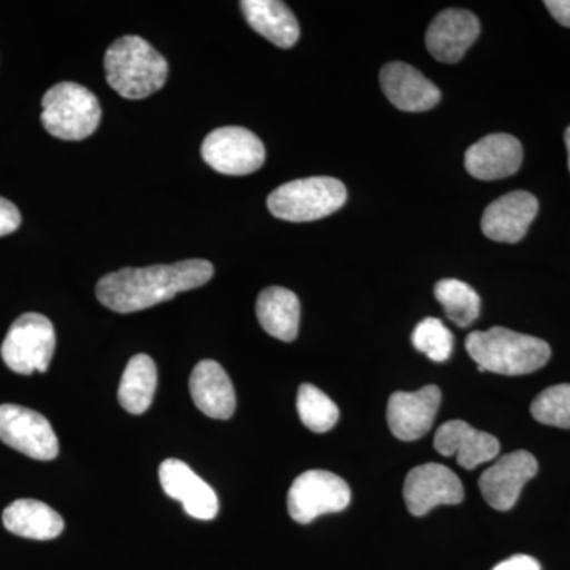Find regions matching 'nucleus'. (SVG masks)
<instances>
[{
  "label": "nucleus",
  "mask_w": 570,
  "mask_h": 570,
  "mask_svg": "<svg viewBox=\"0 0 570 570\" xmlns=\"http://www.w3.org/2000/svg\"><path fill=\"white\" fill-rule=\"evenodd\" d=\"M351 502L346 480L328 471H307L288 490L287 508L296 523L307 524L325 513L341 512Z\"/></svg>",
  "instance_id": "nucleus-7"
},
{
  "label": "nucleus",
  "mask_w": 570,
  "mask_h": 570,
  "mask_svg": "<svg viewBox=\"0 0 570 570\" xmlns=\"http://www.w3.org/2000/svg\"><path fill=\"white\" fill-rule=\"evenodd\" d=\"M296 409L303 425L314 433H326L340 420V409L322 392L311 384H303L296 397Z\"/></svg>",
  "instance_id": "nucleus-25"
},
{
  "label": "nucleus",
  "mask_w": 570,
  "mask_h": 570,
  "mask_svg": "<svg viewBox=\"0 0 570 570\" xmlns=\"http://www.w3.org/2000/svg\"><path fill=\"white\" fill-rule=\"evenodd\" d=\"M0 441L33 460H55L59 453L51 423L39 412L17 404L0 406Z\"/></svg>",
  "instance_id": "nucleus-9"
},
{
  "label": "nucleus",
  "mask_w": 570,
  "mask_h": 570,
  "mask_svg": "<svg viewBox=\"0 0 570 570\" xmlns=\"http://www.w3.org/2000/svg\"><path fill=\"white\" fill-rule=\"evenodd\" d=\"M255 313L262 328L276 340L292 343L298 336L302 306H299L298 296L288 288H265L258 295Z\"/></svg>",
  "instance_id": "nucleus-21"
},
{
  "label": "nucleus",
  "mask_w": 570,
  "mask_h": 570,
  "mask_svg": "<svg viewBox=\"0 0 570 570\" xmlns=\"http://www.w3.org/2000/svg\"><path fill=\"white\" fill-rule=\"evenodd\" d=\"M41 107V124L59 140L80 141L91 137L102 118L97 97L77 82L52 86L45 94Z\"/></svg>",
  "instance_id": "nucleus-4"
},
{
  "label": "nucleus",
  "mask_w": 570,
  "mask_h": 570,
  "mask_svg": "<svg viewBox=\"0 0 570 570\" xmlns=\"http://www.w3.org/2000/svg\"><path fill=\"white\" fill-rule=\"evenodd\" d=\"M442 393L436 385L419 392H396L390 396L387 420L390 431L400 441H417L433 426L441 406Z\"/></svg>",
  "instance_id": "nucleus-12"
},
{
  "label": "nucleus",
  "mask_w": 570,
  "mask_h": 570,
  "mask_svg": "<svg viewBox=\"0 0 570 570\" xmlns=\"http://www.w3.org/2000/svg\"><path fill=\"white\" fill-rule=\"evenodd\" d=\"M452 332L439 318L428 317L412 333V344L433 362H448L453 352Z\"/></svg>",
  "instance_id": "nucleus-26"
},
{
  "label": "nucleus",
  "mask_w": 570,
  "mask_h": 570,
  "mask_svg": "<svg viewBox=\"0 0 570 570\" xmlns=\"http://www.w3.org/2000/svg\"><path fill=\"white\" fill-rule=\"evenodd\" d=\"M243 14L254 31L279 48H292L299 39L295 14L284 2L276 0H243Z\"/></svg>",
  "instance_id": "nucleus-20"
},
{
  "label": "nucleus",
  "mask_w": 570,
  "mask_h": 570,
  "mask_svg": "<svg viewBox=\"0 0 570 570\" xmlns=\"http://www.w3.org/2000/svg\"><path fill=\"white\" fill-rule=\"evenodd\" d=\"M3 527L11 534L33 540H51L63 531L62 517L45 502L18 499L3 510Z\"/></svg>",
  "instance_id": "nucleus-22"
},
{
  "label": "nucleus",
  "mask_w": 570,
  "mask_h": 570,
  "mask_svg": "<svg viewBox=\"0 0 570 570\" xmlns=\"http://www.w3.org/2000/svg\"><path fill=\"white\" fill-rule=\"evenodd\" d=\"M532 417L543 425L570 430V384L543 390L531 404Z\"/></svg>",
  "instance_id": "nucleus-27"
},
{
  "label": "nucleus",
  "mask_w": 570,
  "mask_h": 570,
  "mask_svg": "<svg viewBox=\"0 0 570 570\" xmlns=\"http://www.w3.org/2000/svg\"><path fill=\"white\" fill-rule=\"evenodd\" d=\"M434 449L441 455L456 456L461 468L474 469L497 459L501 445L491 434L475 430L463 420H452L436 431Z\"/></svg>",
  "instance_id": "nucleus-18"
},
{
  "label": "nucleus",
  "mask_w": 570,
  "mask_h": 570,
  "mask_svg": "<svg viewBox=\"0 0 570 570\" xmlns=\"http://www.w3.org/2000/svg\"><path fill=\"white\" fill-rule=\"evenodd\" d=\"M159 479L165 494L181 502L187 515L205 521L216 519L219 512L216 493L189 464L175 459L165 460L160 464Z\"/></svg>",
  "instance_id": "nucleus-13"
},
{
  "label": "nucleus",
  "mask_w": 570,
  "mask_h": 570,
  "mask_svg": "<svg viewBox=\"0 0 570 570\" xmlns=\"http://www.w3.org/2000/svg\"><path fill=\"white\" fill-rule=\"evenodd\" d=\"M195 406L208 417L227 420L235 414L236 395L230 377L214 360L197 363L189 379Z\"/></svg>",
  "instance_id": "nucleus-19"
},
{
  "label": "nucleus",
  "mask_w": 570,
  "mask_h": 570,
  "mask_svg": "<svg viewBox=\"0 0 570 570\" xmlns=\"http://www.w3.org/2000/svg\"><path fill=\"white\" fill-rule=\"evenodd\" d=\"M56 348V333L50 318L37 313L22 314L10 326L0 355L14 373H47Z\"/></svg>",
  "instance_id": "nucleus-6"
},
{
  "label": "nucleus",
  "mask_w": 570,
  "mask_h": 570,
  "mask_svg": "<svg viewBox=\"0 0 570 570\" xmlns=\"http://www.w3.org/2000/svg\"><path fill=\"white\" fill-rule=\"evenodd\" d=\"M108 85L124 99L138 100L160 91L168 63L160 52L138 36L116 40L105 55Z\"/></svg>",
  "instance_id": "nucleus-3"
},
{
  "label": "nucleus",
  "mask_w": 570,
  "mask_h": 570,
  "mask_svg": "<svg viewBox=\"0 0 570 570\" xmlns=\"http://www.w3.org/2000/svg\"><path fill=\"white\" fill-rule=\"evenodd\" d=\"M538 471V460L527 450L509 453L483 472L479 480L482 497L491 508L505 512L517 504L521 490Z\"/></svg>",
  "instance_id": "nucleus-11"
},
{
  "label": "nucleus",
  "mask_w": 570,
  "mask_h": 570,
  "mask_svg": "<svg viewBox=\"0 0 570 570\" xmlns=\"http://www.w3.org/2000/svg\"><path fill=\"white\" fill-rule=\"evenodd\" d=\"M546 7L554 20L570 28V0H547Z\"/></svg>",
  "instance_id": "nucleus-30"
},
{
  "label": "nucleus",
  "mask_w": 570,
  "mask_h": 570,
  "mask_svg": "<svg viewBox=\"0 0 570 570\" xmlns=\"http://www.w3.org/2000/svg\"><path fill=\"white\" fill-rule=\"evenodd\" d=\"M566 146H568V153H569V170H570V127H568V130H566Z\"/></svg>",
  "instance_id": "nucleus-31"
},
{
  "label": "nucleus",
  "mask_w": 570,
  "mask_h": 570,
  "mask_svg": "<svg viewBox=\"0 0 570 570\" xmlns=\"http://www.w3.org/2000/svg\"><path fill=\"white\" fill-rule=\"evenodd\" d=\"M346 200L347 190L340 179L313 176L277 187L268 197V209L277 219L311 223L336 213Z\"/></svg>",
  "instance_id": "nucleus-5"
},
{
  "label": "nucleus",
  "mask_w": 570,
  "mask_h": 570,
  "mask_svg": "<svg viewBox=\"0 0 570 570\" xmlns=\"http://www.w3.org/2000/svg\"><path fill=\"white\" fill-rule=\"evenodd\" d=\"M438 302L444 306L448 317L453 324L469 326L480 316V296L471 285L459 279L439 281L434 287Z\"/></svg>",
  "instance_id": "nucleus-24"
},
{
  "label": "nucleus",
  "mask_w": 570,
  "mask_h": 570,
  "mask_svg": "<svg viewBox=\"0 0 570 570\" xmlns=\"http://www.w3.org/2000/svg\"><path fill=\"white\" fill-rule=\"evenodd\" d=\"M521 163V142L509 134H491L482 138L468 149L464 157L469 175L482 181H497L515 175Z\"/></svg>",
  "instance_id": "nucleus-16"
},
{
  "label": "nucleus",
  "mask_w": 570,
  "mask_h": 570,
  "mask_svg": "<svg viewBox=\"0 0 570 570\" xmlns=\"http://www.w3.org/2000/svg\"><path fill=\"white\" fill-rule=\"evenodd\" d=\"M381 86L390 102L401 111H428L441 102L438 86L409 63H387L381 70Z\"/></svg>",
  "instance_id": "nucleus-17"
},
{
  "label": "nucleus",
  "mask_w": 570,
  "mask_h": 570,
  "mask_svg": "<svg viewBox=\"0 0 570 570\" xmlns=\"http://www.w3.org/2000/svg\"><path fill=\"white\" fill-rule=\"evenodd\" d=\"M403 494L409 512L423 517L438 505L460 504L464 489L455 472L448 466L426 463L409 472Z\"/></svg>",
  "instance_id": "nucleus-10"
},
{
  "label": "nucleus",
  "mask_w": 570,
  "mask_h": 570,
  "mask_svg": "<svg viewBox=\"0 0 570 570\" xmlns=\"http://www.w3.org/2000/svg\"><path fill=\"white\" fill-rule=\"evenodd\" d=\"M466 351L478 363L480 373L523 376L549 363L551 348L546 341L512 330L494 326L489 332H474L468 336Z\"/></svg>",
  "instance_id": "nucleus-2"
},
{
  "label": "nucleus",
  "mask_w": 570,
  "mask_h": 570,
  "mask_svg": "<svg viewBox=\"0 0 570 570\" xmlns=\"http://www.w3.org/2000/svg\"><path fill=\"white\" fill-rule=\"evenodd\" d=\"M213 275V265L200 258L148 268H124L99 281L97 298L115 313H137L168 302L181 292L202 287Z\"/></svg>",
  "instance_id": "nucleus-1"
},
{
  "label": "nucleus",
  "mask_w": 570,
  "mask_h": 570,
  "mask_svg": "<svg viewBox=\"0 0 570 570\" xmlns=\"http://www.w3.org/2000/svg\"><path fill=\"white\" fill-rule=\"evenodd\" d=\"M539 212V202L534 195L517 190L502 195L489 205L482 217V232L498 243H519Z\"/></svg>",
  "instance_id": "nucleus-15"
},
{
  "label": "nucleus",
  "mask_w": 570,
  "mask_h": 570,
  "mask_svg": "<svg viewBox=\"0 0 570 570\" xmlns=\"http://www.w3.org/2000/svg\"><path fill=\"white\" fill-rule=\"evenodd\" d=\"M493 570H540V564L538 560L528 554H515V557L502 561Z\"/></svg>",
  "instance_id": "nucleus-29"
},
{
  "label": "nucleus",
  "mask_w": 570,
  "mask_h": 570,
  "mask_svg": "<svg viewBox=\"0 0 570 570\" xmlns=\"http://www.w3.org/2000/svg\"><path fill=\"white\" fill-rule=\"evenodd\" d=\"M157 387V367L149 355L138 354L130 358L119 384V404L129 414L141 415L153 404Z\"/></svg>",
  "instance_id": "nucleus-23"
},
{
  "label": "nucleus",
  "mask_w": 570,
  "mask_h": 570,
  "mask_svg": "<svg viewBox=\"0 0 570 570\" xmlns=\"http://www.w3.org/2000/svg\"><path fill=\"white\" fill-rule=\"evenodd\" d=\"M21 225V214L17 206L0 197V236L13 234Z\"/></svg>",
  "instance_id": "nucleus-28"
},
{
  "label": "nucleus",
  "mask_w": 570,
  "mask_h": 570,
  "mask_svg": "<svg viewBox=\"0 0 570 570\" xmlns=\"http://www.w3.org/2000/svg\"><path fill=\"white\" fill-rule=\"evenodd\" d=\"M265 156L264 142L245 127H220L202 145L205 163L223 175L254 174L265 164Z\"/></svg>",
  "instance_id": "nucleus-8"
},
{
  "label": "nucleus",
  "mask_w": 570,
  "mask_h": 570,
  "mask_svg": "<svg viewBox=\"0 0 570 570\" xmlns=\"http://www.w3.org/2000/svg\"><path fill=\"white\" fill-rule=\"evenodd\" d=\"M480 36V22L471 11L449 9L439 13L426 32V48L439 62L463 59Z\"/></svg>",
  "instance_id": "nucleus-14"
}]
</instances>
